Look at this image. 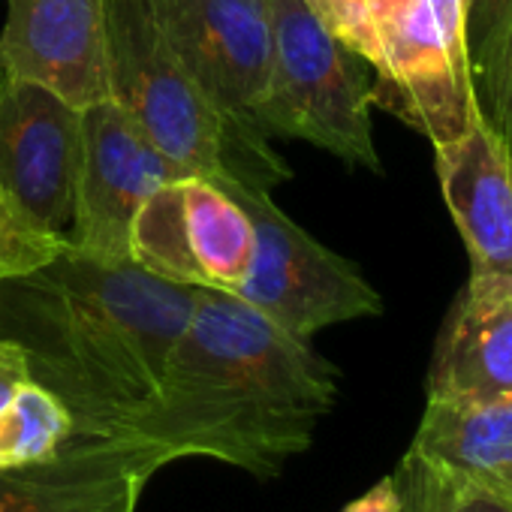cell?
Masks as SVG:
<instances>
[{"label": "cell", "mask_w": 512, "mask_h": 512, "mask_svg": "<svg viewBox=\"0 0 512 512\" xmlns=\"http://www.w3.org/2000/svg\"><path fill=\"white\" fill-rule=\"evenodd\" d=\"M338 368L247 302L196 290L163 383L124 437L160 446L172 461L211 458L275 479L311 449L338 404Z\"/></svg>", "instance_id": "6da1fadb"}, {"label": "cell", "mask_w": 512, "mask_h": 512, "mask_svg": "<svg viewBox=\"0 0 512 512\" xmlns=\"http://www.w3.org/2000/svg\"><path fill=\"white\" fill-rule=\"evenodd\" d=\"M4 287L0 335L25 350L31 377L67 404L76 437L100 440L124 437L154 401L196 305L190 287L73 247Z\"/></svg>", "instance_id": "7a4b0ae2"}, {"label": "cell", "mask_w": 512, "mask_h": 512, "mask_svg": "<svg viewBox=\"0 0 512 512\" xmlns=\"http://www.w3.org/2000/svg\"><path fill=\"white\" fill-rule=\"evenodd\" d=\"M112 100L184 172L272 193L293 178L266 136L232 127L193 82L166 0H106Z\"/></svg>", "instance_id": "3957f363"}, {"label": "cell", "mask_w": 512, "mask_h": 512, "mask_svg": "<svg viewBox=\"0 0 512 512\" xmlns=\"http://www.w3.org/2000/svg\"><path fill=\"white\" fill-rule=\"evenodd\" d=\"M272 76L256 124L272 139H302L332 157L383 172L371 127L368 61L353 52L308 4L269 0Z\"/></svg>", "instance_id": "277c9868"}, {"label": "cell", "mask_w": 512, "mask_h": 512, "mask_svg": "<svg viewBox=\"0 0 512 512\" xmlns=\"http://www.w3.org/2000/svg\"><path fill=\"white\" fill-rule=\"evenodd\" d=\"M253 223V263L232 293L311 341L317 332L383 314V299L356 263L317 241L266 190L220 181Z\"/></svg>", "instance_id": "5b68a950"}, {"label": "cell", "mask_w": 512, "mask_h": 512, "mask_svg": "<svg viewBox=\"0 0 512 512\" xmlns=\"http://www.w3.org/2000/svg\"><path fill=\"white\" fill-rule=\"evenodd\" d=\"M371 103L431 145L461 136L482 109L473 85L464 0H413L371 61Z\"/></svg>", "instance_id": "8992f818"}, {"label": "cell", "mask_w": 512, "mask_h": 512, "mask_svg": "<svg viewBox=\"0 0 512 512\" xmlns=\"http://www.w3.org/2000/svg\"><path fill=\"white\" fill-rule=\"evenodd\" d=\"M130 263L178 287L232 296L253 263V223L220 181L184 172L142 202Z\"/></svg>", "instance_id": "52a82bcc"}, {"label": "cell", "mask_w": 512, "mask_h": 512, "mask_svg": "<svg viewBox=\"0 0 512 512\" xmlns=\"http://www.w3.org/2000/svg\"><path fill=\"white\" fill-rule=\"evenodd\" d=\"M184 175L115 103L82 109V163L70 247L100 263H130V232L142 202Z\"/></svg>", "instance_id": "ba28073f"}, {"label": "cell", "mask_w": 512, "mask_h": 512, "mask_svg": "<svg viewBox=\"0 0 512 512\" xmlns=\"http://www.w3.org/2000/svg\"><path fill=\"white\" fill-rule=\"evenodd\" d=\"M82 163V109L0 73V187L46 232L67 235Z\"/></svg>", "instance_id": "9c48e42d"}, {"label": "cell", "mask_w": 512, "mask_h": 512, "mask_svg": "<svg viewBox=\"0 0 512 512\" xmlns=\"http://www.w3.org/2000/svg\"><path fill=\"white\" fill-rule=\"evenodd\" d=\"M175 46L205 100L238 130L256 124L272 76L269 0H166ZM269 139V136H266Z\"/></svg>", "instance_id": "30bf717a"}, {"label": "cell", "mask_w": 512, "mask_h": 512, "mask_svg": "<svg viewBox=\"0 0 512 512\" xmlns=\"http://www.w3.org/2000/svg\"><path fill=\"white\" fill-rule=\"evenodd\" d=\"M0 73L76 109L112 100L106 0H7Z\"/></svg>", "instance_id": "8fae6325"}, {"label": "cell", "mask_w": 512, "mask_h": 512, "mask_svg": "<svg viewBox=\"0 0 512 512\" xmlns=\"http://www.w3.org/2000/svg\"><path fill=\"white\" fill-rule=\"evenodd\" d=\"M172 458L133 437H73L58 455L0 470V512H136Z\"/></svg>", "instance_id": "7c38bea8"}, {"label": "cell", "mask_w": 512, "mask_h": 512, "mask_svg": "<svg viewBox=\"0 0 512 512\" xmlns=\"http://www.w3.org/2000/svg\"><path fill=\"white\" fill-rule=\"evenodd\" d=\"M506 395H512V275L470 272L437 335L425 401L485 404Z\"/></svg>", "instance_id": "4fadbf2b"}, {"label": "cell", "mask_w": 512, "mask_h": 512, "mask_svg": "<svg viewBox=\"0 0 512 512\" xmlns=\"http://www.w3.org/2000/svg\"><path fill=\"white\" fill-rule=\"evenodd\" d=\"M434 166L470 272L512 275V157L485 109L461 136L434 145Z\"/></svg>", "instance_id": "5bb4252c"}, {"label": "cell", "mask_w": 512, "mask_h": 512, "mask_svg": "<svg viewBox=\"0 0 512 512\" xmlns=\"http://www.w3.org/2000/svg\"><path fill=\"white\" fill-rule=\"evenodd\" d=\"M407 455L449 473L500 485L512 482V395L485 404L425 401Z\"/></svg>", "instance_id": "9a60e30c"}, {"label": "cell", "mask_w": 512, "mask_h": 512, "mask_svg": "<svg viewBox=\"0 0 512 512\" xmlns=\"http://www.w3.org/2000/svg\"><path fill=\"white\" fill-rule=\"evenodd\" d=\"M76 437L67 404L43 383L28 380L0 410V470L40 464Z\"/></svg>", "instance_id": "2e32d148"}, {"label": "cell", "mask_w": 512, "mask_h": 512, "mask_svg": "<svg viewBox=\"0 0 512 512\" xmlns=\"http://www.w3.org/2000/svg\"><path fill=\"white\" fill-rule=\"evenodd\" d=\"M395 479L404 497L401 512H512L506 485L449 473L416 455H404Z\"/></svg>", "instance_id": "e0dca14e"}, {"label": "cell", "mask_w": 512, "mask_h": 512, "mask_svg": "<svg viewBox=\"0 0 512 512\" xmlns=\"http://www.w3.org/2000/svg\"><path fill=\"white\" fill-rule=\"evenodd\" d=\"M70 247L67 235L46 232L0 187V281L34 275Z\"/></svg>", "instance_id": "ac0fdd59"}, {"label": "cell", "mask_w": 512, "mask_h": 512, "mask_svg": "<svg viewBox=\"0 0 512 512\" xmlns=\"http://www.w3.org/2000/svg\"><path fill=\"white\" fill-rule=\"evenodd\" d=\"M308 4L371 67L383 37L413 0H308Z\"/></svg>", "instance_id": "d6986e66"}, {"label": "cell", "mask_w": 512, "mask_h": 512, "mask_svg": "<svg viewBox=\"0 0 512 512\" xmlns=\"http://www.w3.org/2000/svg\"><path fill=\"white\" fill-rule=\"evenodd\" d=\"M512 19V0H464V34H467V55L473 70L476 97L488 85L506 28Z\"/></svg>", "instance_id": "ffe728a7"}, {"label": "cell", "mask_w": 512, "mask_h": 512, "mask_svg": "<svg viewBox=\"0 0 512 512\" xmlns=\"http://www.w3.org/2000/svg\"><path fill=\"white\" fill-rule=\"evenodd\" d=\"M479 103L485 109V115L491 118V124L497 127V133L503 136L509 157H512V19L494 64V73L488 79V85L479 94Z\"/></svg>", "instance_id": "44dd1931"}, {"label": "cell", "mask_w": 512, "mask_h": 512, "mask_svg": "<svg viewBox=\"0 0 512 512\" xmlns=\"http://www.w3.org/2000/svg\"><path fill=\"white\" fill-rule=\"evenodd\" d=\"M28 380H34V377H31V365H28L25 350L16 341L0 335V410L13 401V395Z\"/></svg>", "instance_id": "7402d4cb"}, {"label": "cell", "mask_w": 512, "mask_h": 512, "mask_svg": "<svg viewBox=\"0 0 512 512\" xmlns=\"http://www.w3.org/2000/svg\"><path fill=\"white\" fill-rule=\"evenodd\" d=\"M401 509H404V497L392 473V476H383L377 485H371L362 497L350 500L341 512H401Z\"/></svg>", "instance_id": "603a6c76"}, {"label": "cell", "mask_w": 512, "mask_h": 512, "mask_svg": "<svg viewBox=\"0 0 512 512\" xmlns=\"http://www.w3.org/2000/svg\"><path fill=\"white\" fill-rule=\"evenodd\" d=\"M506 488H509V491H512V482H506Z\"/></svg>", "instance_id": "cb8c5ba5"}, {"label": "cell", "mask_w": 512, "mask_h": 512, "mask_svg": "<svg viewBox=\"0 0 512 512\" xmlns=\"http://www.w3.org/2000/svg\"><path fill=\"white\" fill-rule=\"evenodd\" d=\"M0 290H4V281H0Z\"/></svg>", "instance_id": "d4e9b609"}]
</instances>
